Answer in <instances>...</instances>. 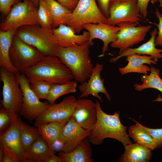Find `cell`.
I'll return each mask as SVG.
<instances>
[{
	"instance_id": "cell-1",
	"label": "cell",
	"mask_w": 162,
	"mask_h": 162,
	"mask_svg": "<svg viewBox=\"0 0 162 162\" xmlns=\"http://www.w3.org/2000/svg\"><path fill=\"white\" fill-rule=\"evenodd\" d=\"M97 112V121L91 130L88 137L91 143L95 145L101 144L105 138L116 139L124 146L132 143L128 134L127 127L121 123L119 118L120 112L113 115H109L102 110L99 102H96Z\"/></svg>"
},
{
	"instance_id": "cell-2",
	"label": "cell",
	"mask_w": 162,
	"mask_h": 162,
	"mask_svg": "<svg viewBox=\"0 0 162 162\" xmlns=\"http://www.w3.org/2000/svg\"><path fill=\"white\" fill-rule=\"evenodd\" d=\"M88 41L81 45L68 47L57 46L53 54L59 58L69 68L75 81L81 83L87 80L94 68L89 56Z\"/></svg>"
},
{
	"instance_id": "cell-3",
	"label": "cell",
	"mask_w": 162,
	"mask_h": 162,
	"mask_svg": "<svg viewBox=\"0 0 162 162\" xmlns=\"http://www.w3.org/2000/svg\"><path fill=\"white\" fill-rule=\"evenodd\" d=\"M24 74L30 83L43 80L62 84L74 79L69 68L59 58L52 55L45 56Z\"/></svg>"
},
{
	"instance_id": "cell-4",
	"label": "cell",
	"mask_w": 162,
	"mask_h": 162,
	"mask_svg": "<svg viewBox=\"0 0 162 162\" xmlns=\"http://www.w3.org/2000/svg\"><path fill=\"white\" fill-rule=\"evenodd\" d=\"M52 29H46L37 25H26L16 29L15 35L45 55L54 56L57 45Z\"/></svg>"
},
{
	"instance_id": "cell-5",
	"label": "cell",
	"mask_w": 162,
	"mask_h": 162,
	"mask_svg": "<svg viewBox=\"0 0 162 162\" xmlns=\"http://www.w3.org/2000/svg\"><path fill=\"white\" fill-rule=\"evenodd\" d=\"M11 62L19 74H24L45 55L15 35L10 49Z\"/></svg>"
},
{
	"instance_id": "cell-6",
	"label": "cell",
	"mask_w": 162,
	"mask_h": 162,
	"mask_svg": "<svg viewBox=\"0 0 162 162\" xmlns=\"http://www.w3.org/2000/svg\"><path fill=\"white\" fill-rule=\"evenodd\" d=\"M37 7L31 0H24L14 4L0 25V31L16 30L22 26L38 24Z\"/></svg>"
},
{
	"instance_id": "cell-7",
	"label": "cell",
	"mask_w": 162,
	"mask_h": 162,
	"mask_svg": "<svg viewBox=\"0 0 162 162\" xmlns=\"http://www.w3.org/2000/svg\"><path fill=\"white\" fill-rule=\"evenodd\" d=\"M106 20L95 0H79L66 25L78 33L86 24L104 23Z\"/></svg>"
},
{
	"instance_id": "cell-8",
	"label": "cell",
	"mask_w": 162,
	"mask_h": 162,
	"mask_svg": "<svg viewBox=\"0 0 162 162\" xmlns=\"http://www.w3.org/2000/svg\"><path fill=\"white\" fill-rule=\"evenodd\" d=\"M0 79L3 83L2 105L19 115L22 110L23 92L15 74L0 67Z\"/></svg>"
},
{
	"instance_id": "cell-9",
	"label": "cell",
	"mask_w": 162,
	"mask_h": 162,
	"mask_svg": "<svg viewBox=\"0 0 162 162\" xmlns=\"http://www.w3.org/2000/svg\"><path fill=\"white\" fill-rule=\"evenodd\" d=\"M15 74L23 92L22 110L19 115L32 122L45 111L51 104L40 100L31 89L30 82L24 74Z\"/></svg>"
},
{
	"instance_id": "cell-10",
	"label": "cell",
	"mask_w": 162,
	"mask_h": 162,
	"mask_svg": "<svg viewBox=\"0 0 162 162\" xmlns=\"http://www.w3.org/2000/svg\"><path fill=\"white\" fill-rule=\"evenodd\" d=\"M109 17L104 23L116 26L124 22L139 25L145 18L140 13L137 5V0H123L111 2Z\"/></svg>"
},
{
	"instance_id": "cell-11",
	"label": "cell",
	"mask_w": 162,
	"mask_h": 162,
	"mask_svg": "<svg viewBox=\"0 0 162 162\" xmlns=\"http://www.w3.org/2000/svg\"><path fill=\"white\" fill-rule=\"evenodd\" d=\"M136 23L124 22L117 25L120 29L116 34V40L110 44L112 48L119 49V54L128 48L144 40L151 25L136 26Z\"/></svg>"
},
{
	"instance_id": "cell-12",
	"label": "cell",
	"mask_w": 162,
	"mask_h": 162,
	"mask_svg": "<svg viewBox=\"0 0 162 162\" xmlns=\"http://www.w3.org/2000/svg\"><path fill=\"white\" fill-rule=\"evenodd\" d=\"M76 104L77 100L73 96L65 97L58 104H51L35 119L34 125L37 127L52 122H67L72 117Z\"/></svg>"
},
{
	"instance_id": "cell-13",
	"label": "cell",
	"mask_w": 162,
	"mask_h": 162,
	"mask_svg": "<svg viewBox=\"0 0 162 162\" xmlns=\"http://www.w3.org/2000/svg\"><path fill=\"white\" fill-rule=\"evenodd\" d=\"M75 122L83 129L91 130L97 118L96 103L84 98L77 100L76 107L72 117Z\"/></svg>"
},
{
	"instance_id": "cell-14",
	"label": "cell",
	"mask_w": 162,
	"mask_h": 162,
	"mask_svg": "<svg viewBox=\"0 0 162 162\" xmlns=\"http://www.w3.org/2000/svg\"><path fill=\"white\" fill-rule=\"evenodd\" d=\"M103 67V64L99 63L94 67L88 81L81 83L79 87L81 94L78 98H84L91 95L102 102V99L99 94L103 93L109 101H111V97L104 85V79H101L100 76Z\"/></svg>"
},
{
	"instance_id": "cell-15",
	"label": "cell",
	"mask_w": 162,
	"mask_h": 162,
	"mask_svg": "<svg viewBox=\"0 0 162 162\" xmlns=\"http://www.w3.org/2000/svg\"><path fill=\"white\" fill-rule=\"evenodd\" d=\"M83 28L89 33L88 41L91 45L93 44L92 41L94 39H99L103 41L102 55L108 50L109 44L116 40V34L120 29V28L118 26L110 25L102 22L87 23L83 26Z\"/></svg>"
},
{
	"instance_id": "cell-16",
	"label": "cell",
	"mask_w": 162,
	"mask_h": 162,
	"mask_svg": "<svg viewBox=\"0 0 162 162\" xmlns=\"http://www.w3.org/2000/svg\"><path fill=\"white\" fill-rule=\"evenodd\" d=\"M14 112L11 124L7 130L0 135V143L12 149L16 154L19 162H25L20 137L19 124L20 118Z\"/></svg>"
},
{
	"instance_id": "cell-17",
	"label": "cell",
	"mask_w": 162,
	"mask_h": 162,
	"mask_svg": "<svg viewBox=\"0 0 162 162\" xmlns=\"http://www.w3.org/2000/svg\"><path fill=\"white\" fill-rule=\"evenodd\" d=\"M52 31L57 46L63 47L83 44L88 41L90 36L87 31H84L81 34H76L72 28L64 24H61L57 28L53 29Z\"/></svg>"
},
{
	"instance_id": "cell-18",
	"label": "cell",
	"mask_w": 162,
	"mask_h": 162,
	"mask_svg": "<svg viewBox=\"0 0 162 162\" xmlns=\"http://www.w3.org/2000/svg\"><path fill=\"white\" fill-rule=\"evenodd\" d=\"M90 131L81 127L71 117L65 125L62 133L66 142L63 152L72 151L81 141L88 136Z\"/></svg>"
},
{
	"instance_id": "cell-19",
	"label": "cell",
	"mask_w": 162,
	"mask_h": 162,
	"mask_svg": "<svg viewBox=\"0 0 162 162\" xmlns=\"http://www.w3.org/2000/svg\"><path fill=\"white\" fill-rule=\"evenodd\" d=\"M157 33L158 29L155 28L150 33L151 38L148 41L136 48H128L118 56L111 58L110 62H115L122 57L133 53L150 56L155 62H157L159 59L162 58V49L156 48L155 44Z\"/></svg>"
},
{
	"instance_id": "cell-20",
	"label": "cell",
	"mask_w": 162,
	"mask_h": 162,
	"mask_svg": "<svg viewBox=\"0 0 162 162\" xmlns=\"http://www.w3.org/2000/svg\"><path fill=\"white\" fill-rule=\"evenodd\" d=\"M126 60L128 64L124 67L119 68L120 72L122 75L130 73H137L147 74L150 71V68L145 64L151 65L156 64V62L152 57L146 55H140L133 53L127 56Z\"/></svg>"
},
{
	"instance_id": "cell-21",
	"label": "cell",
	"mask_w": 162,
	"mask_h": 162,
	"mask_svg": "<svg viewBox=\"0 0 162 162\" xmlns=\"http://www.w3.org/2000/svg\"><path fill=\"white\" fill-rule=\"evenodd\" d=\"M91 143L86 138L81 141L72 151L58 153V156L64 162H93Z\"/></svg>"
},
{
	"instance_id": "cell-22",
	"label": "cell",
	"mask_w": 162,
	"mask_h": 162,
	"mask_svg": "<svg viewBox=\"0 0 162 162\" xmlns=\"http://www.w3.org/2000/svg\"><path fill=\"white\" fill-rule=\"evenodd\" d=\"M52 154L40 135L24 152L23 157L25 162H45Z\"/></svg>"
},
{
	"instance_id": "cell-23",
	"label": "cell",
	"mask_w": 162,
	"mask_h": 162,
	"mask_svg": "<svg viewBox=\"0 0 162 162\" xmlns=\"http://www.w3.org/2000/svg\"><path fill=\"white\" fill-rule=\"evenodd\" d=\"M124 152L120 157L121 162H147L151 159V150L135 143L124 146Z\"/></svg>"
},
{
	"instance_id": "cell-24",
	"label": "cell",
	"mask_w": 162,
	"mask_h": 162,
	"mask_svg": "<svg viewBox=\"0 0 162 162\" xmlns=\"http://www.w3.org/2000/svg\"><path fill=\"white\" fill-rule=\"evenodd\" d=\"M16 30L0 31V67L15 73H18L11 62L9 51Z\"/></svg>"
},
{
	"instance_id": "cell-25",
	"label": "cell",
	"mask_w": 162,
	"mask_h": 162,
	"mask_svg": "<svg viewBox=\"0 0 162 162\" xmlns=\"http://www.w3.org/2000/svg\"><path fill=\"white\" fill-rule=\"evenodd\" d=\"M136 124L130 127L128 135L135 143L142 145L152 150L158 148L152 136L142 126L139 122L133 120Z\"/></svg>"
},
{
	"instance_id": "cell-26",
	"label": "cell",
	"mask_w": 162,
	"mask_h": 162,
	"mask_svg": "<svg viewBox=\"0 0 162 162\" xmlns=\"http://www.w3.org/2000/svg\"><path fill=\"white\" fill-rule=\"evenodd\" d=\"M52 20V26L56 28L61 24H67L72 11L56 0H45Z\"/></svg>"
},
{
	"instance_id": "cell-27",
	"label": "cell",
	"mask_w": 162,
	"mask_h": 162,
	"mask_svg": "<svg viewBox=\"0 0 162 162\" xmlns=\"http://www.w3.org/2000/svg\"><path fill=\"white\" fill-rule=\"evenodd\" d=\"M67 122H52L38 126L37 127L42 138L49 147L62 134Z\"/></svg>"
},
{
	"instance_id": "cell-28",
	"label": "cell",
	"mask_w": 162,
	"mask_h": 162,
	"mask_svg": "<svg viewBox=\"0 0 162 162\" xmlns=\"http://www.w3.org/2000/svg\"><path fill=\"white\" fill-rule=\"evenodd\" d=\"M150 71L149 75L144 74L141 77L142 82L141 85L137 83L134 84V89L141 91L145 89L153 88L162 93V79L159 76L160 70L152 66Z\"/></svg>"
},
{
	"instance_id": "cell-29",
	"label": "cell",
	"mask_w": 162,
	"mask_h": 162,
	"mask_svg": "<svg viewBox=\"0 0 162 162\" xmlns=\"http://www.w3.org/2000/svg\"><path fill=\"white\" fill-rule=\"evenodd\" d=\"M19 130L20 140L23 152L40 136L38 128L30 126L21 119L20 121Z\"/></svg>"
},
{
	"instance_id": "cell-30",
	"label": "cell",
	"mask_w": 162,
	"mask_h": 162,
	"mask_svg": "<svg viewBox=\"0 0 162 162\" xmlns=\"http://www.w3.org/2000/svg\"><path fill=\"white\" fill-rule=\"evenodd\" d=\"M77 82L70 80L62 84H53L49 94L47 100L51 104L54 103L60 97L76 91Z\"/></svg>"
},
{
	"instance_id": "cell-31",
	"label": "cell",
	"mask_w": 162,
	"mask_h": 162,
	"mask_svg": "<svg viewBox=\"0 0 162 162\" xmlns=\"http://www.w3.org/2000/svg\"><path fill=\"white\" fill-rule=\"evenodd\" d=\"M37 20L42 28L52 30V20L50 12L45 0L40 2L36 12Z\"/></svg>"
},
{
	"instance_id": "cell-32",
	"label": "cell",
	"mask_w": 162,
	"mask_h": 162,
	"mask_svg": "<svg viewBox=\"0 0 162 162\" xmlns=\"http://www.w3.org/2000/svg\"><path fill=\"white\" fill-rule=\"evenodd\" d=\"M53 84L43 80L30 83V87L39 99L47 100L48 96Z\"/></svg>"
},
{
	"instance_id": "cell-33",
	"label": "cell",
	"mask_w": 162,
	"mask_h": 162,
	"mask_svg": "<svg viewBox=\"0 0 162 162\" xmlns=\"http://www.w3.org/2000/svg\"><path fill=\"white\" fill-rule=\"evenodd\" d=\"M13 111L3 107L0 110V135L10 127L12 120Z\"/></svg>"
},
{
	"instance_id": "cell-34",
	"label": "cell",
	"mask_w": 162,
	"mask_h": 162,
	"mask_svg": "<svg viewBox=\"0 0 162 162\" xmlns=\"http://www.w3.org/2000/svg\"><path fill=\"white\" fill-rule=\"evenodd\" d=\"M0 146L2 147L4 151L2 162H19L16 154L12 149L0 143Z\"/></svg>"
},
{
	"instance_id": "cell-35",
	"label": "cell",
	"mask_w": 162,
	"mask_h": 162,
	"mask_svg": "<svg viewBox=\"0 0 162 162\" xmlns=\"http://www.w3.org/2000/svg\"><path fill=\"white\" fill-rule=\"evenodd\" d=\"M66 145V141L62 133L49 147L51 152L54 154L63 152Z\"/></svg>"
},
{
	"instance_id": "cell-36",
	"label": "cell",
	"mask_w": 162,
	"mask_h": 162,
	"mask_svg": "<svg viewBox=\"0 0 162 162\" xmlns=\"http://www.w3.org/2000/svg\"><path fill=\"white\" fill-rule=\"evenodd\" d=\"M147 132L152 136L158 148L162 147V128H152L142 125Z\"/></svg>"
},
{
	"instance_id": "cell-37",
	"label": "cell",
	"mask_w": 162,
	"mask_h": 162,
	"mask_svg": "<svg viewBox=\"0 0 162 162\" xmlns=\"http://www.w3.org/2000/svg\"><path fill=\"white\" fill-rule=\"evenodd\" d=\"M154 14L158 20V24L154 23L158 29V35L155 40V44L156 46H162V14L157 8H156Z\"/></svg>"
},
{
	"instance_id": "cell-38",
	"label": "cell",
	"mask_w": 162,
	"mask_h": 162,
	"mask_svg": "<svg viewBox=\"0 0 162 162\" xmlns=\"http://www.w3.org/2000/svg\"><path fill=\"white\" fill-rule=\"evenodd\" d=\"M18 2V0H0V11L2 16L6 17L13 5Z\"/></svg>"
},
{
	"instance_id": "cell-39",
	"label": "cell",
	"mask_w": 162,
	"mask_h": 162,
	"mask_svg": "<svg viewBox=\"0 0 162 162\" xmlns=\"http://www.w3.org/2000/svg\"><path fill=\"white\" fill-rule=\"evenodd\" d=\"M150 1L154 4L158 2V0H137V5L140 12L145 19L147 16V7Z\"/></svg>"
},
{
	"instance_id": "cell-40",
	"label": "cell",
	"mask_w": 162,
	"mask_h": 162,
	"mask_svg": "<svg viewBox=\"0 0 162 162\" xmlns=\"http://www.w3.org/2000/svg\"><path fill=\"white\" fill-rule=\"evenodd\" d=\"M98 7L106 17L108 18L110 16L109 7L111 0H96Z\"/></svg>"
},
{
	"instance_id": "cell-41",
	"label": "cell",
	"mask_w": 162,
	"mask_h": 162,
	"mask_svg": "<svg viewBox=\"0 0 162 162\" xmlns=\"http://www.w3.org/2000/svg\"><path fill=\"white\" fill-rule=\"evenodd\" d=\"M69 9L73 11L76 7L79 0H56Z\"/></svg>"
},
{
	"instance_id": "cell-42",
	"label": "cell",
	"mask_w": 162,
	"mask_h": 162,
	"mask_svg": "<svg viewBox=\"0 0 162 162\" xmlns=\"http://www.w3.org/2000/svg\"><path fill=\"white\" fill-rule=\"evenodd\" d=\"M45 162H64L63 160L55 154L51 155L46 160Z\"/></svg>"
},
{
	"instance_id": "cell-43",
	"label": "cell",
	"mask_w": 162,
	"mask_h": 162,
	"mask_svg": "<svg viewBox=\"0 0 162 162\" xmlns=\"http://www.w3.org/2000/svg\"><path fill=\"white\" fill-rule=\"evenodd\" d=\"M4 155V151L2 147L0 146V162H2V160Z\"/></svg>"
},
{
	"instance_id": "cell-44",
	"label": "cell",
	"mask_w": 162,
	"mask_h": 162,
	"mask_svg": "<svg viewBox=\"0 0 162 162\" xmlns=\"http://www.w3.org/2000/svg\"><path fill=\"white\" fill-rule=\"evenodd\" d=\"M41 0H31L37 8L38 7L39 3Z\"/></svg>"
},
{
	"instance_id": "cell-45",
	"label": "cell",
	"mask_w": 162,
	"mask_h": 162,
	"mask_svg": "<svg viewBox=\"0 0 162 162\" xmlns=\"http://www.w3.org/2000/svg\"><path fill=\"white\" fill-rule=\"evenodd\" d=\"M159 3V7L162 8V0H158Z\"/></svg>"
},
{
	"instance_id": "cell-46",
	"label": "cell",
	"mask_w": 162,
	"mask_h": 162,
	"mask_svg": "<svg viewBox=\"0 0 162 162\" xmlns=\"http://www.w3.org/2000/svg\"><path fill=\"white\" fill-rule=\"evenodd\" d=\"M121 0H111V2H115V1H121Z\"/></svg>"
}]
</instances>
